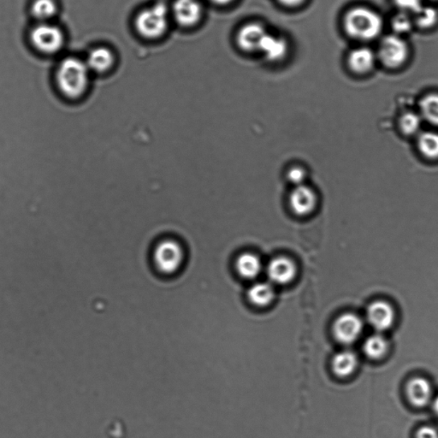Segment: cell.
<instances>
[{
    "mask_svg": "<svg viewBox=\"0 0 438 438\" xmlns=\"http://www.w3.org/2000/svg\"><path fill=\"white\" fill-rule=\"evenodd\" d=\"M408 400L413 406L422 408L431 402L432 388L427 379L415 378L409 381L407 386Z\"/></svg>",
    "mask_w": 438,
    "mask_h": 438,
    "instance_id": "15",
    "label": "cell"
},
{
    "mask_svg": "<svg viewBox=\"0 0 438 438\" xmlns=\"http://www.w3.org/2000/svg\"><path fill=\"white\" fill-rule=\"evenodd\" d=\"M363 328L362 318L356 314L347 313L335 319L333 334L340 343L350 345L357 341L362 334Z\"/></svg>",
    "mask_w": 438,
    "mask_h": 438,
    "instance_id": "7",
    "label": "cell"
},
{
    "mask_svg": "<svg viewBox=\"0 0 438 438\" xmlns=\"http://www.w3.org/2000/svg\"><path fill=\"white\" fill-rule=\"evenodd\" d=\"M288 52L289 44L284 37L267 33L261 44L259 52L271 62H279L287 56Z\"/></svg>",
    "mask_w": 438,
    "mask_h": 438,
    "instance_id": "13",
    "label": "cell"
},
{
    "mask_svg": "<svg viewBox=\"0 0 438 438\" xmlns=\"http://www.w3.org/2000/svg\"><path fill=\"white\" fill-rule=\"evenodd\" d=\"M268 31L260 23H249L240 28L236 34V44L247 52H260L262 42Z\"/></svg>",
    "mask_w": 438,
    "mask_h": 438,
    "instance_id": "9",
    "label": "cell"
},
{
    "mask_svg": "<svg viewBox=\"0 0 438 438\" xmlns=\"http://www.w3.org/2000/svg\"><path fill=\"white\" fill-rule=\"evenodd\" d=\"M287 178L294 187L301 186L304 184L306 173L301 167H293L288 171Z\"/></svg>",
    "mask_w": 438,
    "mask_h": 438,
    "instance_id": "28",
    "label": "cell"
},
{
    "mask_svg": "<svg viewBox=\"0 0 438 438\" xmlns=\"http://www.w3.org/2000/svg\"><path fill=\"white\" fill-rule=\"evenodd\" d=\"M343 27L349 36L362 42L376 38L383 30V19L367 7H355L347 12Z\"/></svg>",
    "mask_w": 438,
    "mask_h": 438,
    "instance_id": "3",
    "label": "cell"
},
{
    "mask_svg": "<svg viewBox=\"0 0 438 438\" xmlns=\"http://www.w3.org/2000/svg\"><path fill=\"white\" fill-rule=\"evenodd\" d=\"M347 64L356 74L369 72L375 64L374 52L367 47H359L351 51L347 56Z\"/></svg>",
    "mask_w": 438,
    "mask_h": 438,
    "instance_id": "16",
    "label": "cell"
},
{
    "mask_svg": "<svg viewBox=\"0 0 438 438\" xmlns=\"http://www.w3.org/2000/svg\"><path fill=\"white\" fill-rule=\"evenodd\" d=\"M357 366V355L351 350L339 352L333 359L334 374L340 378H347V376L353 374Z\"/></svg>",
    "mask_w": 438,
    "mask_h": 438,
    "instance_id": "18",
    "label": "cell"
},
{
    "mask_svg": "<svg viewBox=\"0 0 438 438\" xmlns=\"http://www.w3.org/2000/svg\"><path fill=\"white\" fill-rule=\"evenodd\" d=\"M171 14L180 26L190 28L202 20L203 8L199 0H175Z\"/></svg>",
    "mask_w": 438,
    "mask_h": 438,
    "instance_id": "8",
    "label": "cell"
},
{
    "mask_svg": "<svg viewBox=\"0 0 438 438\" xmlns=\"http://www.w3.org/2000/svg\"><path fill=\"white\" fill-rule=\"evenodd\" d=\"M433 409H434V411H435L436 413H437L438 415V396L437 397L435 400H434Z\"/></svg>",
    "mask_w": 438,
    "mask_h": 438,
    "instance_id": "32",
    "label": "cell"
},
{
    "mask_svg": "<svg viewBox=\"0 0 438 438\" xmlns=\"http://www.w3.org/2000/svg\"><path fill=\"white\" fill-rule=\"evenodd\" d=\"M183 246L170 236H161L151 245L149 253L150 267L161 277L175 275L182 268L184 262Z\"/></svg>",
    "mask_w": 438,
    "mask_h": 438,
    "instance_id": "2",
    "label": "cell"
},
{
    "mask_svg": "<svg viewBox=\"0 0 438 438\" xmlns=\"http://www.w3.org/2000/svg\"><path fill=\"white\" fill-rule=\"evenodd\" d=\"M416 438H438V432L432 427H423L417 430Z\"/></svg>",
    "mask_w": 438,
    "mask_h": 438,
    "instance_id": "29",
    "label": "cell"
},
{
    "mask_svg": "<svg viewBox=\"0 0 438 438\" xmlns=\"http://www.w3.org/2000/svg\"><path fill=\"white\" fill-rule=\"evenodd\" d=\"M236 267L241 277L255 279L262 271V262L255 253H245L237 259Z\"/></svg>",
    "mask_w": 438,
    "mask_h": 438,
    "instance_id": "19",
    "label": "cell"
},
{
    "mask_svg": "<svg viewBox=\"0 0 438 438\" xmlns=\"http://www.w3.org/2000/svg\"><path fill=\"white\" fill-rule=\"evenodd\" d=\"M413 25V18L403 11L395 16L391 22L393 30L395 31L396 35L410 31Z\"/></svg>",
    "mask_w": 438,
    "mask_h": 438,
    "instance_id": "26",
    "label": "cell"
},
{
    "mask_svg": "<svg viewBox=\"0 0 438 438\" xmlns=\"http://www.w3.org/2000/svg\"><path fill=\"white\" fill-rule=\"evenodd\" d=\"M282 6L287 8H297L304 4L306 0H277Z\"/></svg>",
    "mask_w": 438,
    "mask_h": 438,
    "instance_id": "30",
    "label": "cell"
},
{
    "mask_svg": "<svg viewBox=\"0 0 438 438\" xmlns=\"http://www.w3.org/2000/svg\"><path fill=\"white\" fill-rule=\"evenodd\" d=\"M317 198L312 188L303 185L294 187L289 196V204L292 211L299 216L312 214L316 207Z\"/></svg>",
    "mask_w": 438,
    "mask_h": 438,
    "instance_id": "12",
    "label": "cell"
},
{
    "mask_svg": "<svg viewBox=\"0 0 438 438\" xmlns=\"http://www.w3.org/2000/svg\"><path fill=\"white\" fill-rule=\"evenodd\" d=\"M58 11L56 0H34L31 5V13L39 23H50Z\"/></svg>",
    "mask_w": 438,
    "mask_h": 438,
    "instance_id": "21",
    "label": "cell"
},
{
    "mask_svg": "<svg viewBox=\"0 0 438 438\" xmlns=\"http://www.w3.org/2000/svg\"><path fill=\"white\" fill-rule=\"evenodd\" d=\"M90 74L83 60L69 57L61 61L55 74L56 88L60 97L71 104L84 100L89 91Z\"/></svg>",
    "mask_w": 438,
    "mask_h": 438,
    "instance_id": "1",
    "label": "cell"
},
{
    "mask_svg": "<svg viewBox=\"0 0 438 438\" xmlns=\"http://www.w3.org/2000/svg\"><path fill=\"white\" fill-rule=\"evenodd\" d=\"M367 319L376 330L382 333L390 330L394 325L395 310L386 301H375L371 303L367 309Z\"/></svg>",
    "mask_w": 438,
    "mask_h": 438,
    "instance_id": "11",
    "label": "cell"
},
{
    "mask_svg": "<svg viewBox=\"0 0 438 438\" xmlns=\"http://www.w3.org/2000/svg\"><path fill=\"white\" fill-rule=\"evenodd\" d=\"M85 63L90 72L104 74L113 68L115 63V56L108 47H96L88 52Z\"/></svg>",
    "mask_w": 438,
    "mask_h": 438,
    "instance_id": "14",
    "label": "cell"
},
{
    "mask_svg": "<svg viewBox=\"0 0 438 438\" xmlns=\"http://www.w3.org/2000/svg\"><path fill=\"white\" fill-rule=\"evenodd\" d=\"M297 269L294 262L286 257H277L269 262L266 274L274 284H288L296 277Z\"/></svg>",
    "mask_w": 438,
    "mask_h": 438,
    "instance_id": "10",
    "label": "cell"
},
{
    "mask_svg": "<svg viewBox=\"0 0 438 438\" xmlns=\"http://www.w3.org/2000/svg\"><path fill=\"white\" fill-rule=\"evenodd\" d=\"M417 149L425 159L438 161V132L434 130L421 131L416 139Z\"/></svg>",
    "mask_w": 438,
    "mask_h": 438,
    "instance_id": "17",
    "label": "cell"
},
{
    "mask_svg": "<svg viewBox=\"0 0 438 438\" xmlns=\"http://www.w3.org/2000/svg\"><path fill=\"white\" fill-rule=\"evenodd\" d=\"M211 1L215 5L218 6H227L229 4L232 3L234 0H211Z\"/></svg>",
    "mask_w": 438,
    "mask_h": 438,
    "instance_id": "31",
    "label": "cell"
},
{
    "mask_svg": "<svg viewBox=\"0 0 438 438\" xmlns=\"http://www.w3.org/2000/svg\"><path fill=\"white\" fill-rule=\"evenodd\" d=\"M438 21V12L431 6H421L413 13V22L421 28H430Z\"/></svg>",
    "mask_w": 438,
    "mask_h": 438,
    "instance_id": "25",
    "label": "cell"
},
{
    "mask_svg": "<svg viewBox=\"0 0 438 438\" xmlns=\"http://www.w3.org/2000/svg\"><path fill=\"white\" fill-rule=\"evenodd\" d=\"M396 6L405 13H415L421 6H423V0H395Z\"/></svg>",
    "mask_w": 438,
    "mask_h": 438,
    "instance_id": "27",
    "label": "cell"
},
{
    "mask_svg": "<svg viewBox=\"0 0 438 438\" xmlns=\"http://www.w3.org/2000/svg\"><path fill=\"white\" fill-rule=\"evenodd\" d=\"M248 300L258 306H268L275 297V290L271 282H258L248 292Z\"/></svg>",
    "mask_w": 438,
    "mask_h": 438,
    "instance_id": "20",
    "label": "cell"
},
{
    "mask_svg": "<svg viewBox=\"0 0 438 438\" xmlns=\"http://www.w3.org/2000/svg\"><path fill=\"white\" fill-rule=\"evenodd\" d=\"M409 54L408 44L399 35L384 37L379 44V59L388 69H396L406 62Z\"/></svg>",
    "mask_w": 438,
    "mask_h": 438,
    "instance_id": "6",
    "label": "cell"
},
{
    "mask_svg": "<svg viewBox=\"0 0 438 438\" xmlns=\"http://www.w3.org/2000/svg\"><path fill=\"white\" fill-rule=\"evenodd\" d=\"M424 120L420 113L408 112L403 114L398 122L399 129L405 137H417L422 129Z\"/></svg>",
    "mask_w": 438,
    "mask_h": 438,
    "instance_id": "23",
    "label": "cell"
},
{
    "mask_svg": "<svg viewBox=\"0 0 438 438\" xmlns=\"http://www.w3.org/2000/svg\"><path fill=\"white\" fill-rule=\"evenodd\" d=\"M388 343L382 335L374 334L368 338L364 343V353L371 359H380L387 354Z\"/></svg>",
    "mask_w": 438,
    "mask_h": 438,
    "instance_id": "24",
    "label": "cell"
},
{
    "mask_svg": "<svg viewBox=\"0 0 438 438\" xmlns=\"http://www.w3.org/2000/svg\"><path fill=\"white\" fill-rule=\"evenodd\" d=\"M169 11L163 3L154 4L139 11L134 18L138 34L147 40H156L166 34L169 27Z\"/></svg>",
    "mask_w": 438,
    "mask_h": 438,
    "instance_id": "4",
    "label": "cell"
},
{
    "mask_svg": "<svg viewBox=\"0 0 438 438\" xmlns=\"http://www.w3.org/2000/svg\"><path fill=\"white\" fill-rule=\"evenodd\" d=\"M30 40L37 50L44 54H55L63 48L64 33L59 26L50 23H39L32 28Z\"/></svg>",
    "mask_w": 438,
    "mask_h": 438,
    "instance_id": "5",
    "label": "cell"
},
{
    "mask_svg": "<svg viewBox=\"0 0 438 438\" xmlns=\"http://www.w3.org/2000/svg\"><path fill=\"white\" fill-rule=\"evenodd\" d=\"M420 115L430 125L438 128V93H429L420 102Z\"/></svg>",
    "mask_w": 438,
    "mask_h": 438,
    "instance_id": "22",
    "label": "cell"
}]
</instances>
